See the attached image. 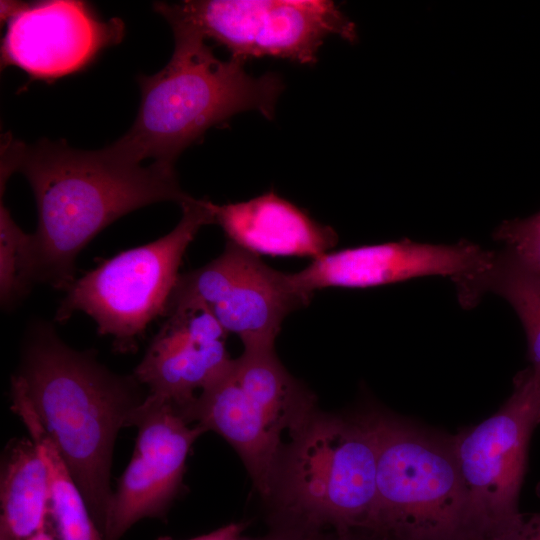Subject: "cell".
<instances>
[{
  "label": "cell",
  "mask_w": 540,
  "mask_h": 540,
  "mask_svg": "<svg viewBox=\"0 0 540 540\" xmlns=\"http://www.w3.org/2000/svg\"><path fill=\"white\" fill-rule=\"evenodd\" d=\"M494 239L503 242L505 248L540 274V211L524 219L502 222Z\"/></svg>",
  "instance_id": "cell-21"
},
{
  "label": "cell",
  "mask_w": 540,
  "mask_h": 540,
  "mask_svg": "<svg viewBox=\"0 0 540 540\" xmlns=\"http://www.w3.org/2000/svg\"><path fill=\"white\" fill-rule=\"evenodd\" d=\"M499 540H540V513L522 515L515 528Z\"/></svg>",
  "instance_id": "cell-23"
},
{
  "label": "cell",
  "mask_w": 540,
  "mask_h": 540,
  "mask_svg": "<svg viewBox=\"0 0 540 540\" xmlns=\"http://www.w3.org/2000/svg\"><path fill=\"white\" fill-rule=\"evenodd\" d=\"M226 335L205 306L168 315L133 375L148 396L182 412L230 365Z\"/></svg>",
  "instance_id": "cell-13"
},
{
  "label": "cell",
  "mask_w": 540,
  "mask_h": 540,
  "mask_svg": "<svg viewBox=\"0 0 540 540\" xmlns=\"http://www.w3.org/2000/svg\"><path fill=\"white\" fill-rule=\"evenodd\" d=\"M0 507V534L16 540H55L48 532V468L31 438L14 439L5 449Z\"/></svg>",
  "instance_id": "cell-16"
},
{
  "label": "cell",
  "mask_w": 540,
  "mask_h": 540,
  "mask_svg": "<svg viewBox=\"0 0 540 540\" xmlns=\"http://www.w3.org/2000/svg\"><path fill=\"white\" fill-rule=\"evenodd\" d=\"M154 7L171 27L213 40L243 62L274 57L310 65L327 37L357 38L355 24L327 0H190Z\"/></svg>",
  "instance_id": "cell-7"
},
{
  "label": "cell",
  "mask_w": 540,
  "mask_h": 540,
  "mask_svg": "<svg viewBox=\"0 0 540 540\" xmlns=\"http://www.w3.org/2000/svg\"><path fill=\"white\" fill-rule=\"evenodd\" d=\"M291 275L277 271L227 241L223 252L196 270L180 274L164 317L205 306L244 349L274 347L284 319L309 304Z\"/></svg>",
  "instance_id": "cell-9"
},
{
  "label": "cell",
  "mask_w": 540,
  "mask_h": 540,
  "mask_svg": "<svg viewBox=\"0 0 540 540\" xmlns=\"http://www.w3.org/2000/svg\"><path fill=\"white\" fill-rule=\"evenodd\" d=\"M214 223L227 241L256 255L315 259L333 248L338 235L274 191L246 201L211 205Z\"/></svg>",
  "instance_id": "cell-15"
},
{
  "label": "cell",
  "mask_w": 540,
  "mask_h": 540,
  "mask_svg": "<svg viewBox=\"0 0 540 540\" xmlns=\"http://www.w3.org/2000/svg\"><path fill=\"white\" fill-rule=\"evenodd\" d=\"M245 524L230 523L210 533L194 537L189 540H239L243 535Z\"/></svg>",
  "instance_id": "cell-24"
},
{
  "label": "cell",
  "mask_w": 540,
  "mask_h": 540,
  "mask_svg": "<svg viewBox=\"0 0 540 540\" xmlns=\"http://www.w3.org/2000/svg\"><path fill=\"white\" fill-rule=\"evenodd\" d=\"M171 28V59L156 74L138 77L137 117L111 146L133 162L151 158L174 169L187 147L234 115L255 110L272 119L284 84L275 73L254 76L243 61L219 59L206 40L188 28Z\"/></svg>",
  "instance_id": "cell-3"
},
{
  "label": "cell",
  "mask_w": 540,
  "mask_h": 540,
  "mask_svg": "<svg viewBox=\"0 0 540 540\" xmlns=\"http://www.w3.org/2000/svg\"><path fill=\"white\" fill-rule=\"evenodd\" d=\"M492 254L465 241L435 245L404 239L327 252L290 275L300 291L313 296L329 287L368 288L430 275L455 279L481 269Z\"/></svg>",
  "instance_id": "cell-12"
},
{
  "label": "cell",
  "mask_w": 540,
  "mask_h": 540,
  "mask_svg": "<svg viewBox=\"0 0 540 540\" xmlns=\"http://www.w3.org/2000/svg\"><path fill=\"white\" fill-rule=\"evenodd\" d=\"M21 172L34 192L38 225L32 234L38 282L67 290L75 281L81 250L105 227L143 206L190 195L174 169L149 166L120 155L112 146L73 149L65 141L26 145L10 137L2 142L1 180Z\"/></svg>",
  "instance_id": "cell-1"
},
{
  "label": "cell",
  "mask_w": 540,
  "mask_h": 540,
  "mask_svg": "<svg viewBox=\"0 0 540 540\" xmlns=\"http://www.w3.org/2000/svg\"><path fill=\"white\" fill-rule=\"evenodd\" d=\"M242 389L289 436L317 409L315 397L279 361L274 347L244 349L232 360Z\"/></svg>",
  "instance_id": "cell-18"
},
{
  "label": "cell",
  "mask_w": 540,
  "mask_h": 540,
  "mask_svg": "<svg viewBox=\"0 0 540 540\" xmlns=\"http://www.w3.org/2000/svg\"><path fill=\"white\" fill-rule=\"evenodd\" d=\"M131 425L136 444L113 493L103 540H120L138 521L165 515L181 488L191 446L206 432L173 404L148 395Z\"/></svg>",
  "instance_id": "cell-10"
},
{
  "label": "cell",
  "mask_w": 540,
  "mask_h": 540,
  "mask_svg": "<svg viewBox=\"0 0 540 540\" xmlns=\"http://www.w3.org/2000/svg\"><path fill=\"white\" fill-rule=\"evenodd\" d=\"M0 540H16V539H13V538L8 537L6 535L0 534Z\"/></svg>",
  "instance_id": "cell-26"
},
{
  "label": "cell",
  "mask_w": 540,
  "mask_h": 540,
  "mask_svg": "<svg viewBox=\"0 0 540 540\" xmlns=\"http://www.w3.org/2000/svg\"><path fill=\"white\" fill-rule=\"evenodd\" d=\"M326 532L306 530L290 525H271L270 531L259 537L241 536L239 540H325Z\"/></svg>",
  "instance_id": "cell-22"
},
{
  "label": "cell",
  "mask_w": 540,
  "mask_h": 540,
  "mask_svg": "<svg viewBox=\"0 0 540 540\" xmlns=\"http://www.w3.org/2000/svg\"><path fill=\"white\" fill-rule=\"evenodd\" d=\"M140 385L134 375L100 364L92 351L69 347L45 322L30 326L12 377L13 410L33 417L53 443L102 537L114 444L145 399Z\"/></svg>",
  "instance_id": "cell-2"
},
{
  "label": "cell",
  "mask_w": 540,
  "mask_h": 540,
  "mask_svg": "<svg viewBox=\"0 0 540 540\" xmlns=\"http://www.w3.org/2000/svg\"><path fill=\"white\" fill-rule=\"evenodd\" d=\"M49 474L50 517L56 540H103L84 497L53 443L30 415L19 414Z\"/></svg>",
  "instance_id": "cell-19"
},
{
  "label": "cell",
  "mask_w": 540,
  "mask_h": 540,
  "mask_svg": "<svg viewBox=\"0 0 540 540\" xmlns=\"http://www.w3.org/2000/svg\"><path fill=\"white\" fill-rule=\"evenodd\" d=\"M539 423L540 379L529 367L498 412L451 441L480 540H499L521 519L528 444Z\"/></svg>",
  "instance_id": "cell-8"
},
{
  "label": "cell",
  "mask_w": 540,
  "mask_h": 540,
  "mask_svg": "<svg viewBox=\"0 0 540 540\" xmlns=\"http://www.w3.org/2000/svg\"><path fill=\"white\" fill-rule=\"evenodd\" d=\"M368 415L376 494L361 531L383 540H480L451 441L381 411Z\"/></svg>",
  "instance_id": "cell-5"
},
{
  "label": "cell",
  "mask_w": 540,
  "mask_h": 540,
  "mask_svg": "<svg viewBox=\"0 0 540 540\" xmlns=\"http://www.w3.org/2000/svg\"><path fill=\"white\" fill-rule=\"evenodd\" d=\"M325 540H383L377 536L361 530L327 533Z\"/></svg>",
  "instance_id": "cell-25"
},
{
  "label": "cell",
  "mask_w": 540,
  "mask_h": 540,
  "mask_svg": "<svg viewBox=\"0 0 540 540\" xmlns=\"http://www.w3.org/2000/svg\"><path fill=\"white\" fill-rule=\"evenodd\" d=\"M208 199L189 198L178 224L161 238L122 251L75 279L55 314L64 322L75 312L90 316L117 352H132L157 317L165 316L183 256L201 227L214 223Z\"/></svg>",
  "instance_id": "cell-6"
},
{
  "label": "cell",
  "mask_w": 540,
  "mask_h": 540,
  "mask_svg": "<svg viewBox=\"0 0 540 540\" xmlns=\"http://www.w3.org/2000/svg\"><path fill=\"white\" fill-rule=\"evenodd\" d=\"M183 415L190 423L223 437L242 459L262 498H270L285 447L284 433L239 385L232 372V361L197 395Z\"/></svg>",
  "instance_id": "cell-14"
},
{
  "label": "cell",
  "mask_w": 540,
  "mask_h": 540,
  "mask_svg": "<svg viewBox=\"0 0 540 540\" xmlns=\"http://www.w3.org/2000/svg\"><path fill=\"white\" fill-rule=\"evenodd\" d=\"M453 281L465 308L475 306L487 292L503 297L513 307L525 330L531 368L540 379V274L505 248L493 252L481 269Z\"/></svg>",
  "instance_id": "cell-17"
},
{
  "label": "cell",
  "mask_w": 540,
  "mask_h": 540,
  "mask_svg": "<svg viewBox=\"0 0 540 540\" xmlns=\"http://www.w3.org/2000/svg\"><path fill=\"white\" fill-rule=\"evenodd\" d=\"M123 36L121 19L99 20L83 1L22 2L8 20L2 67L16 66L32 78L52 80L83 69Z\"/></svg>",
  "instance_id": "cell-11"
},
{
  "label": "cell",
  "mask_w": 540,
  "mask_h": 540,
  "mask_svg": "<svg viewBox=\"0 0 540 540\" xmlns=\"http://www.w3.org/2000/svg\"><path fill=\"white\" fill-rule=\"evenodd\" d=\"M376 465L368 412L349 419L316 409L282 452L267 500L270 525L362 530L375 501Z\"/></svg>",
  "instance_id": "cell-4"
},
{
  "label": "cell",
  "mask_w": 540,
  "mask_h": 540,
  "mask_svg": "<svg viewBox=\"0 0 540 540\" xmlns=\"http://www.w3.org/2000/svg\"><path fill=\"white\" fill-rule=\"evenodd\" d=\"M38 283L32 234L25 233L9 210L0 205V300L4 310L13 309Z\"/></svg>",
  "instance_id": "cell-20"
}]
</instances>
